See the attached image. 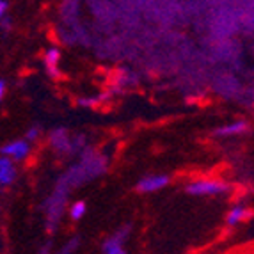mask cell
<instances>
[{"label":"cell","mask_w":254,"mask_h":254,"mask_svg":"<svg viewBox=\"0 0 254 254\" xmlns=\"http://www.w3.org/2000/svg\"><path fill=\"white\" fill-rule=\"evenodd\" d=\"M47 142L52 151L63 158L80 157L87 149V139L84 133H73L64 127L54 128L52 131H48Z\"/></svg>","instance_id":"obj_1"},{"label":"cell","mask_w":254,"mask_h":254,"mask_svg":"<svg viewBox=\"0 0 254 254\" xmlns=\"http://www.w3.org/2000/svg\"><path fill=\"white\" fill-rule=\"evenodd\" d=\"M185 190L194 197H226L233 192V185L222 176L208 174V176H197L187 182Z\"/></svg>","instance_id":"obj_2"},{"label":"cell","mask_w":254,"mask_h":254,"mask_svg":"<svg viewBox=\"0 0 254 254\" xmlns=\"http://www.w3.org/2000/svg\"><path fill=\"white\" fill-rule=\"evenodd\" d=\"M34 146L36 144H32L25 137H18V139H11L9 142H5L0 148V155H4L9 160H13L14 164L21 165L27 164L30 158L34 157Z\"/></svg>","instance_id":"obj_3"},{"label":"cell","mask_w":254,"mask_h":254,"mask_svg":"<svg viewBox=\"0 0 254 254\" xmlns=\"http://www.w3.org/2000/svg\"><path fill=\"white\" fill-rule=\"evenodd\" d=\"M133 233V226L123 224L102 242V254H128V242Z\"/></svg>","instance_id":"obj_4"},{"label":"cell","mask_w":254,"mask_h":254,"mask_svg":"<svg viewBox=\"0 0 254 254\" xmlns=\"http://www.w3.org/2000/svg\"><path fill=\"white\" fill-rule=\"evenodd\" d=\"M171 185V176L165 173H149L144 174L137 182L135 189L140 194H157L160 190H165Z\"/></svg>","instance_id":"obj_5"},{"label":"cell","mask_w":254,"mask_h":254,"mask_svg":"<svg viewBox=\"0 0 254 254\" xmlns=\"http://www.w3.org/2000/svg\"><path fill=\"white\" fill-rule=\"evenodd\" d=\"M247 131H249V121H247V119L237 118V119H229L226 123L215 127L213 135H215L217 139H235V137L244 135Z\"/></svg>","instance_id":"obj_6"},{"label":"cell","mask_w":254,"mask_h":254,"mask_svg":"<svg viewBox=\"0 0 254 254\" xmlns=\"http://www.w3.org/2000/svg\"><path fill=\"white\" fill-rule=\"evenodd\" d=\"M249 219H251L249 203H246V201H235V203L228 208V212H226L224 222H226V228L235 229V228H238V226L246 224Z\"/></svg>","instance_id":"obj_7"},{"label":"cell","mask_w":254,"mask_h":254,"mask_svg":"<svg viewBox=\"0 0 254 254\" xmlns=\"http://www.w3.org/2000/svg\"><path fill=\"white\" fill-rule=\"evenodd\" d=\"M43 69L50 78L57 80L63 75V68H61V63H63V52L59 47H48L43 54Z\"/></svg>","instance_id":"obj_8"},{"label":"cell","mask_w":254,"mask_h":254,"mask_svg":"<svg viewBox=\"0 0 254 254\" xmlns=\"http://www.w3.org/2000/svg\"><path fill=\"white\" fill-rule=\"evenodd\" d=\"M20 180V165L0 155V189H11Z\"/></svg>","instance_id":"obj_9"},{"label":"cell","mask_w":254,"mask_h":254,"mask_svg":"<svg viewBox=\"0 0 254 254\" xmlns=\"http://www.w3.org/2000/svg\"><path fill=\"white\" fill-rule=\"evenodd\" d=\"M66 215L71 222H80L82 219H85L87 215V203L84 199H75L71 203H68L66 206Z\"/></svg>","instance_id":"obj_10"},{"label":"cell","mask_w":254,"mask_h":254,"mask_svg":"<svg viewBox=\"0 0 254 254\" xmlns=\"http://www.w3.org/2000/svg\"><path fill=\"white\" fill-rule=\"evenodd\" d=\"M78 251H80V237L73 235L66 238L61 246H55L54 254H78Z\"/></svg>","instance_id":"obj_11"},{"label":"cell","mask_w":254,"mask_h":254,"mask_svg":"<svg viewBox=\"0 0 254 254\" xmlns=\"http://www.w3.org/2000/svg\"><path fill=\"white\" fill-rule=\"evenodd\" d=\"M105 102L103 100V94H94V96H84V98H78L76 103L78 107L82 109H94V107H100L102 103Z\"/></svg>","instance_id":"obj_12"},{"label":"cell","mask_w":254,"mask_h":254,"mask_svg":"<svg viewBox=\"0 0 254 254\" xmlns=\"http://www.w3.org/2000/svg\"><path fill=\"white\" fill-rule=\"evenodd\" d=\"M23 137H25L27 140H30L32 144H38L39 140L45 137V130H43L41 125H32V127L27 128L25 135H23Z\"/></svg>","instance_id":"obj_13"},{"label":"cell","mask_w":254,"mask_h":254,"mask_svg":"<svg viewBox=\"0 0 254 254\" xmlns=\"http://www.w3.org/2000/svg\"><path fill=\"white\" fill-rule=\"evenodd\" d=\"M55 253V244L52 240L43 242L41 246L38 247V254H54Z\"/></svg>","instance_id":"obj_14"},{"label":"cell","mask_w":254,"mask_h":254,"mask_svg":"<svg viewBox=\"0 0 254 254\" xmlns=\"http://www.w3.org/2000/svg\"><path fill=\"white\" fill-rule=\"evenodd\" d=\"M9 4H7V0H0V23L5 20V18L9 16Z\"/></svg>","instance_id":"obj_15"},{"label":"cell","mask_w":254,"mask_h":254,"mask_svg":"<svg viewBox=\"0 0 254 254\" xmlns=\"http://www.w3.org/2000/svg\"><path fill=\"white\" fill-rule=\"evenodd\" d=\"M5 96H7V82L4 78H0V107L4 105Z\"/></svg>","instance_id":"obj_16"}]
</instances>
